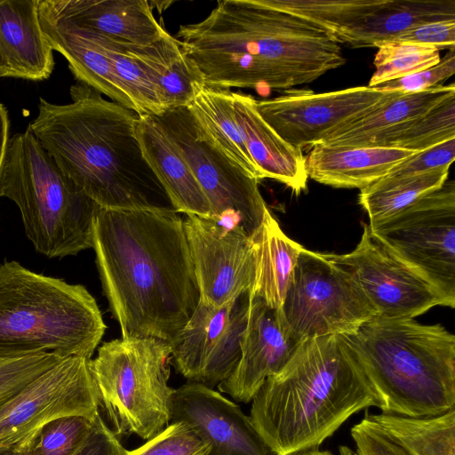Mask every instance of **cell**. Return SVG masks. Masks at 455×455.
<instances>
[{
  "label": "cell",
  "mask_w": 455,
  "mask_h": 455,
  "mask_svg": "<svg viewBox=\"0 0 455 455\" xmlns=\"http://www.w3.org/2000/svg\"><path fill=\"white\" fill-rule=\"evenodd\" d=\"M155 85L163 112L188 107L205 86L179 40L166 32L145 45H129Z\"/></svg>",
  "instance_id": "cell-26"
},
{
  "label": "cell",
  "mask_w": 455,
  "mask_h": 455,
  "mask_svg": "<svg viewBox=\"0 0 455 455\" xmlns=\"http://www.w3.org/2000/svg\"><path fill=\"white\" fill-rule=\"evenodd\" d=\"M92 248L122 338L172 346L200 301L183 219L176 212L99 207Z\"/></svg>",
  "instance_id": "cell-1"
},
{
  "label": "cell",
  "mask_w": 455,
  "mask_h": 455,
  "mask_svg": "<svg viewBox=\"0 0 455 455\" xmlns=\"http://www.w3.org/2000/svg\"><path fill=\"white\" fill-rule=\"evenodd\" d=\"M299 18L333 36L380 9L387 0H256Z\"/></svg>",
  "instance_id": "cell-32"
},
{
  "label": "cell",
  "mask_w": 455,
  "mask_h": 455,
  "mask_svg": "<svg viewBox=\"0 0 455 455\" xmlns=\"http://www.w3.org/2000/svg\"><path fill=\"white\" fill-rule=\"evenodd\" d=\"M9 139L8 113L4 106L0 103V177Z\"/></svg>",
  "instance_id": "cell-43"
},
{
  "label": "cell",
  "mask_w": 455,
  "mask_h": 455,
  "mask_svg": "<svg viewBox=\"0 0 455 455\" xmlns=\"http://www.w3.org/2000/svg\"><path fill=\"white\" fill-rule=\"evenodd\" d=\"M188 108L228 157L257 180H261L235 122L231 90L205 85Z\"/></svg>",
  "instance_id": "cell-29"
},
{
  "label": "cell",
  "mask_w": 455,
  "mask_h": 455,
  "mask_svg": "<svg viewBox=\"0 0 455 455\" xmlns=\"http://www.w3.org/2000/svg\"><path fill=\"white\" fill-rule=\"evenodd\" d=\"M183 153L209 205V218L241 228L251 237L268 211L259 180L228 157L188 107L153 116Z\"/></svg>",
  "instance_id": "cell-9"
},
{
  "label": "cell",
  "mask_w": 455,
  "mask_h": 455,
  "mask_svg": "<svg viewBox=\"0 0 455 455\" xmlns=\"http://www.w3.org/2000/svg\"><path fill=\"white\" fill-rule=\"evenodd\" d=\"M177 36L204 84L218 89L289 90L346 63L327 33L256 0L219 1Z\"/></svg>",
  "instance_id": "cell-2"
},
{
  "label": "cell",
  "mask_w": 455,
  "mask_h": 455,
  "mask_svg": "<svg viewBox=\"0 0 455 455\" xmlns=\"http://www.w3.org/2000/svg\"><path fill=\"white\" fill-rule=\"evenodd\" d=\"M106 330L95 299L81 284L0 265V357L53 353L92 358Z\"/></svg>",
  "instance_id": "cell-6"
},
{
  "label": "cell",
  "mask_w": 455,
  "mask_h": 455,
  "mask_svg": "<svg viewBox=\"0 0 455 455\" xmlns=\"http://www.w3.org/2000/svg\"><path fill=\"white\" fill-rule=\"evenodd\" d=\"M323 255L349 276L379 317L413 319L435 306L454 307L425 275L379 239L369 224L363 225L354 251Z\"/></svg>",
  "instance_id": "cell-13"
},
{
  "label": "cell",
  "mask_w": 455,
  "mask_h": 455,
  "mask_svg": "<svg viewBox=\"0 0 455 455\" xmlns=\"http://www.w3.org/2000/svg\"><path fill=\"white\" fill-rule=\"evenodd\" d=\"M128 451L102 419L93 420L90 433L74 455H127Z\"/></svg>",
  "instance_id": "cell-42"
},
{
  "label": "cell",
  "mask_w": 455,
  "mask_h": 455,
  "mask_svg": "<svg viewBox=\"0 0 455 455\" xmlns=\"http://www.w3.org/2000/svg\"><path fill=\"white\" fill-rule=\"evenodd\" d=\"M146 0H39L40 20L65 22L126 45L149 44L167 31Z\"/></svg>",
  "instance_id": "cell-19"
},
{
  "label": "cell",
  "mask_w": 455,
  "mask_h": 455,
  "mask_svg": "<svg viewBox=\"0 0 455 455\" xmlns=\"http://www.w3.org/2000/svg\"><path fill=\"white\" fill-rule=\"evenodd\" d=\"M0 197L15 203L27 237L44 256L63 258L92 247L99 206L59 168L28 129L9 139Z\"/></svg>",
  "instance_id": "cell-7"
},
{
  "label": "cell",
  "mask_w": 455,
  "mask_h": 455,
  "mask_svg": "<svg viewBox=\"0 0 455 455\" xmlns=\"http://www.w3.org/2000/svg\"><path fill=\"white\" fill-rule=\"evenodd\" d=\"M250 238L255 260L251 294L273 308H281L303 246L283 233L269 210Z\"/></svg>",
  "instance_id": "cell-28"
},
{
  "label": "cell",
  "mask_w": 455,
  "mask_h": 455,
  "mask_svg": "<svg viewBox=\"0 0 455 455\" xmlns=\"http://www.w3.org/2000/svg\"><path fill=\"white\" fill-rule=\"evenodd\" d=\"M40 22L52 50L67 60L79 83L135 112L116 76L112 40L65 22Z\"/></svg>",
  "instance_id": "cell-22"
},
{
  "label": "cell",
  "mask_w": 455,
  "mask_h": 455,
  "mask_svg": "<svg viewBox=\"0 0 455 455\" xmlns=\"http://www.w3.org/2000/svg\"><path fill=\"white\" fill-rule=\"evenodd\" d=\"M209 445L187 424L172 422L127 455H209Z\"/></svg>",
  "instance_id": "cell-37"
},
{
  "label": "cell",
  "mask_w": 455,
  "mask_h": 455,
  "mask_svg": "<svg viewBox=\"0 0 455 455\" xmlns=\"http://www.w3.org/2000/svg\"><path fill=\"white\" fill-rule=\"evenodd\" d=\"M455 158V138L416 152L387 175H413L450 167Z\"/></svg>",
  "instance_id": "cell-40"
},
{
  "label": "cell",
  "mask_w": 455,
  "mask_h": 455,
  "mask_svg": "<svg viewBox=\"0 0 455 455\" xmlns=\"http://www.w3.org/2000/svg\"><path fill=\"white\" fill-rule=\"evenodd\" d=\"M235 119L261 179H271L299 195L307 188L306 156L281 138L257 109V100L232 92Z\"/></svg>",
  "instance_id": "cell-21"
},
{
  "label": "cell",
  "mask_w": 455,
  "mask_h": 455,
  "mask_svg": "<svg viewBox=\"0 0 455 455\" xmlns=\"http://www.w3.org/2000/svg\"><path fill=\"white\" fill-rule=\"evenodd\" d=\"M136 136L144 158L179 213L209 217L210 205L183 153L153 116H139Z\"/></svg>",
  "instance_id": "cell-23"
},
{
  "label": "cell",
  "mask_w": 455,
  "mask_h": 455,
  "mask_svg": "<svg viewBox=\"0 0 455 455\" xmlns=\"http://www.w3.org/2000/svg\"><path fill=\"white\" fill-rule=\"evenodd\" d=\"M99 414L90 359L63 358L0 405V452L20 453L54 419L81 416L93 421Z\"/></svg>",
  "instance_id": "cell-12"
},
{
  "label": "cell",
  "mask_w": 455,
  "mask_h": 455,
  "mask_svg": "<svg viewBox=\"0 0 455 455\" xmlns=\"http://www.w3.org/2000/svg\"><path fill=\"white\" fill-rule=\"evenodd\" d=\"M455 138V94L389 132L379 147L419 152Z\"/></svg>",
  "instance_id": "cell-33"
},
{
  "label": "cell",
  "mask_w": 455,
  "mask_h": 455,
  "mask_svg": "<svg viewBox=\"0 0 455 455\" xmlns=\"http://www.w3.org/2000/svg\"><path fill=\"white\" fill-rule=\"evenodd\" d=\"M365 415L412 455H455V408L426 417Z\"/></svg>",
  "instance_id": "cell-30"
},
{
  "label": "cell",
  "mask_w": 455,
  "mask_h": 455,
  "mask_svg": "<svg viewBox=\"0 0 455 455\" xmlns=\"http://www.w3.org/2000/svg\"><path fill=\"white\" fill-rule=\"evenodd\" d=\"M373 64L375 71L368 83L376 87L435 66L441 60L440 50L399 41L379 43Z\"/></svg>",
  "instance_id": "cell-34"
},
{
  "label": "cell",
  "mask_w": 455,
  "mask_h": 455,
  "mask_svg": "<svg viewBox=\"0 0 455 455\" xmlns=\"http://www.w3.org/2000/svg\"><path fill=\"white\" fill-rule=\"evenodd\" d=\"M388 41L431 46L438 50L454 48L455 20H443L423 24Z\"/></svg>",
  "instance_id": "cell-41"
},
{
  "label": "cell",
  "mask_w": 455,
  "mask_h": 455,
  "mask_svg": "<svg viewBox=\"0 0 455 455\" xmlns=\"http://www.w3.org/2000/svg\"><path fill=\"white\" fill-rule=\"evenodd\" d=\"M251 402V421L274 455L318 448L353 414L380 406L341 335L301 341Z\"/></svg>",
  "instance_id": "cell-4"
},
{
  "label": "cell",
  "mask_w": 455,
  "mask_h": 455,
  "mask_svg": "<svg viewBox=\"0 0 455 455\" xmlns=\"http://www.w3.org/2000/svg\"><path fill=\"white\" fill-rule=\"evenodd\" d=\"M454 73L455 52L454 48H451L435 66L394 81L383 83L373 88L384 92H418L442 84Z\"/></svg>",
  "instance_id": "cell-38"
},
{
  "label": "cell",
  "mask_w": 455,
  "mask_h": 455,
  "mask_svg": "<svg viewBox=\"0 0 455 455\" xmlns=\"http://www.w3.org/2000/svg\"><path fill=\"white\" fill-rule=\"evenodd\" d=\"M172 346L155 338L104 342L90 359L99 407L117 436L148 440L171 420L173 388L168 386Z\"/></svg>",
  "instance_id": "cell-8"
},
{
  "label": "cell",
  "mask_w": 455,
  "mask_h": 455,
  "mask_svg": "<svg viewBox=\"0 0 455 455\" xmlns=\"http://www.w3.org/2000/svg\"><path fill=\"white\" fill-rule=\"evenodd\" d=\"M288 455H333L329 451H320L317 448L299 451Z\"/></svg>",
  "instance_id": "cell-44"
},
{
  "label": "cell",
  "mask_w": 455,
  "mask_h": 455,
  "mask_svg": "<svg viewBox=\"0 0 455 455\" xmlns=\"http://www.w3.org/2000/svg\"><path fill=\"white\" fill-rule=\"evenodd\" d=\"M39 0H0V77L49 78L53 50L41 26Z\"/></svg>",
  "instance_id": "cell-20"
},
{
  "label": "cell",
  "mask_w": 455,
  "mask_h": 455,
  "mask_svg": "<svg viewBox=\"0 0 455 455\" xmlns=\"http://www.w3.org/2000/svg\"><path fill=\"white\" fill-rule=\"evenodd\" d=\"M0 455H21V454L15 451H1Z\"/></svg>",
  "instance_id": "cell-45"
},
{
  "label": "cell",
  "mask_w": 455,
  "mask_h": 455,
  "mask_svg": "<svg viewBox=\"0 0 455 455\" xmlns=\"http://www.w3.org/2000/svg\"><path fill=\"white\" fill-rule=\"evenodd\" d=\"M62 359L53 353L0 357V405Z\"/></svg>",
  "instance_id": "cell-36"
},
{
  "label": "cell",
  "mask_w": 455,
  "mask_h": 455,
  "mask_svg": "<svg viewBox=\"0 0 455 455\" xmlns=\"http://www.w3.org/2000/svg\"><path fill=\"white\" fill-rule=\"evenodd\" d=\"M281 310L299 341L329 335L350 336L377 316L344 271L323 253L305 248Z\"/></svg>",
  "instance_id": "cell-10"
},
{
  "label": "cell",
  "mask_w": 455,
  "mask_h": 455,
  "mask_svg": "<svg viewBox=\"0 0 455 455\" xmlns=\"http://www.w3.org/2000/svg\"><path fill=\"white\" fill-rule=\"evenodd\" d=\"M171 420L189 426L209 445V455H274L250 417L204 385L188 382L174 390Z\"/></svg>",
  "instance_id": "cell-17"
},
{
  "label": "cell",
  "mask_w": 455,
  "mask_h": 455,
  "mask_svg": "<svg viewBox=\"0 0 455 455\" xmlns=\"http://www.w3.org/2000/svg\"><path fill=\"white\" fill-rule=\"evenodd\" d=\"M443 20H455L454 0H387L333 40L350 48L376 47L418 26Z\"/></svg>",
  "instance_id": "cell-27"
},
{
  "label": "cell",
  "mask_w": 455,
  "mask_h": 455,
  "mask_svg": "<svg viewBox=\"0 0 455 455\" xmlns=\"http://www.w3.org/2000/svg\"><path fill=\"white\" fill-rule=\"evenodd\" d=\"M70 96L63 105L40 98L28 127L59 168L100 208L176 212L142 154L139 115L79 82Z\"/></svg>",
  "instance_id": "cell-3"
},
{
  "label": "cell",
  "mask_w": 455,
  "mask_h": 455,
  "mask_svg": "<svg viewBox=\"0 0 455 455\" xmlns=\"http://www.w3.org/2000/svg\"><path fill=\"white\" fill-rule=\"evenodd\" d=\"M81 416H68L44 425L21 451V455H74L84 442L92 426Z\"/></svg>",
  "instance_id": "cell-35"
},
{
  "label": "cell",
  "mask_w": 455,
  "mask_h": 455,
  "mask_svg": "<svg viewBox=\"0 0 455 455\" xmlns=\"http://www.w3.org/2000/svg\"><path fill=\"white\" fill-rule=\"evenodd\" d=\"M345 338L382 413L426 417L455 408V337L441 324L376 316Z\"/></svg>",
  "instance_id": "cell-5"
},
{
  "label": "cell",
  "mask_w": 455,
  "mask_h": 455,
  "mask_svg": "<svg viewBox=\"0 0 455 455\" xmlns=\"http://www.w3.org/2000/svg\"><path fill=\"white\" fill-rule=\"evenodd\" d=\"M370 228L455 306L454 180Z\"/></svg>",
  "instance_id": "cell-11"
},
{
  "label": "cell",
  "mask_w": 455,
  "mask_h": 455,
  "mask_svg": "<svg viewBox=\"0 0 455 455\" xmlns=\"http://www.w3.org/2000/svg\"><path fill=\"white\" fill-rule=\"evenodd\" d=\"M182 219L200 300L220 307L251 291L255 260L243 230L209 217L185 214Z\"/></svg>",
  "instance_id": "cell-16"
},
{
  "label": "cell",
  "mask_w": 455,
  "mask_h": 455,
  "mask_svg": "<svg viewBox=\"0 0 455 455\" xmlns=\"http://www.w3.org/2000/svg\"><path fill=\"white\" fill-rule=\"evenodd\" d=\"M300 342L281 308H273L251 294L241 358L229 377L218 385L219 391L237 402H251L264 381L284 367Z\"/></svg>",
  "instance_id": "cell-18"
},
{
  "label": "cell",
  "mask_w": 455,
  "mask_h": 455,
  "mask_svg": "<svg viewBox=\"0 0 455 455\" xmlns=\"http://www.w3.org/2000/svg\"><path fill=\"white\" fill-rule=\"evenodd\" d=\"M416 152L393 147H331L316 144L306 156L308 178L338 188H359L386 176Z\"/></svg>",
  "instance_id": "cell-24"
},
{
  "label": "cell",
  "mask_w": 455,
  "mask_h": 455,
  "mask_svg": "<svg viewBox=\"0 0 455 455\" xmlns=\"http://www.w3.org/2000/svg\"><path fill=\"white\" fill-rule=\"evenodd\" d=\"M392 92L367 85L320 93L297 90L257 100V109L281 138L302 150L322 143Z\"/></svg>",
  "instance_id": "cell-15"
},
{
  "label": "cell",
  "mask_w": 455,
  "mask_h": 455,
  "mask_svg": "<svg viewBox=\"0 0 455 455\" xmlns=\"http://www.w3.org/2000/svg\"><path fill=\"white\" fill-rule=\"evenodd\" d=\"M251 291L216 307L199 301L172 344L171 362L189 382L213 388L229 377L242 355Z\"/></svg>",
  "instance_id": "cell-14"
},
{
  "label": "cell",
  "mask_w": 455,
  "mask_h": 455,
  "mask_svg": "<svg viewBox=\"0 0 455 455\" xmlns=\"http://www.w3.org/2000/svg\"><path fill=\"white\" fill-rule=\"evenodd\" d=\"M450 167L413 175H386L360 190L358 202L376 225L399 212L423 196L441 188Z\"/></svg>",
  "instance_id": "cell-31"
},
{
  "label": "cell",
  "mask_w": 455,
  "mask_h": 455,
  "mask_svg": "<svg viewBox=\"0 0 455 455\" xmlns=\"http://www.w3.org/2000/svg\"><path fill=\"white\" fill-rule=\"evenodd\" d=\"M455 85H437L427 90L393 92L375 107L330 134L322 143L331 147H377L397 127L423 115L447 97Z\"/></svg>",
  "instance_id": "cell-25"
},
{
  "label": "cell",
  "mask_w": 455,
  "mask_h": 455,
  "mask_svg": "<svg viewBox=\"0 0 455 455\" xmlns=\"http://www.w3.org/2000/svg\"><path fill=\"white\" fill-rule=\"evenodd\" d=\"M355 455H412L366 415L350 430Z\"/></svg>",
  "instance_id": "cell-39"
}]
</instances>
